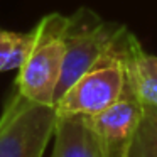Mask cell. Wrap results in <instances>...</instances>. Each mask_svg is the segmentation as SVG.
Here are the masks:
<instances>
[{"instance_id":"obj_9","label":"cell","mask_w":157,"mask_h":157,"mask_svg":"<svg viewBox=\"0 0 157 157\" xmlns=\"http://www.w3.org/2000/svg\"><path fill=\"white\" fill-rule=\"evenodd\" d=\"M32 44L31 32H14L0 27V73L19 69Z\"/></svg>"},{"instance_id":"obj_7","label":"cell","mask_w":157,"mask_h":157,"mask_svg":"<svg viewBox=\"0 0 157 157\" xmlns=\"http://www.w3.org/2000/svg\"><path fill=\"white\" fill-rule=\"evenodd\" d=\"M125 83L142 105L157 106V56L137 42L125 59Z\"/></svg>"},{"instance_id":"obj_2","label":"cell","mask_w":157,"mask_h":157,"mask_svg":"<svg viewBox=\"0 0 157 157\" xmlns=\"http://www.w3.org/2000/svg\"><path fill=\"white\" fill-rule=\"evenodd\" d=\"M68 24L69 17L52 12L44 15L32 29L31 49L15 79V88L25 98L44 105H54L66 51Z\"/></svg>"},{"instance_id":"obj_4","label":"cell","mask_w":157,"mask_h":157,"mask_svg":"<svg viewBox=\"0 0 157 157\" xmlns=\"http://www.w3.org/2000/svg\"><path fill=\"white\" fill-rule=\"evenodd\" d=\"M123 27L125 25L117 22L103 21L88 7H79L73 15H69V24L66 29V51L54 95V105L101 59Z\"/></svg>"},{"instance_id":"obj_6","label":"cell","mask_w":157,"mask_h":157,"mask_svg":"<svg viewBox=\"0 0 157 157\" xmlns=\"http://www.w3.org/2000/svg\"><path fill=\"white\" fill-rule=\"evenodd\" d=\"M51 157H103L88 115L58 117Z\"/></svg>"},{"instance_id":"obj_5","label":"cell","mask_w":157,"mask_h":157,"mask_svg":"<svg viewBox=\"0 0 157 157\" xmlns=\"http://www.w3.org/2000/svg\"><path fill=\"white\" fill-rule=\"evenodd\" d=\"M142 110L144 105L125 83L122 96L113 105L90 117L103 157H125L142 118Z\"/></svg>"},{"instance_id":"obj_3","label":"cell","mask_w":157,"mask_h":157,"mask_svg":"<svg viewBox=\"0 0 157 157\" xmlns=\"http://www.w3.org/2000/svg\"><path fill=\"white\" fill-rule=\"evenodd\" d=\"M56 123L54 105L32 101L15 88L0 115V157H42Z\"/></svg>"},{"instance_id":"obj_1","label":"cell","mask_w":157,"mask_h":157,"mask_svg":"<svg viewBox=\"0 0 157 157\" xmlns=\"http://www.w3.org/2000/svg\"><path fill=\"white\" fill-rule=\"evenodd\" d=\"M139 39L122 29L108 51L56 101L58 117L96 115L122 96L125 88V59Z\"/></svg>"},{"instance_id":"obj_8","label":"cell","mask_w":157,"mask_h":157,"mask_svg":"<svg viewBox=\"0 0 157 157\" xmlns=\"http://www.w3.org/2000/svg\"><path fill=\"white\" fill-rule=\"evenodd\" d=\"M125 157H157V106L144 105L142 118Z\"/></svg>"}]
</instances>
